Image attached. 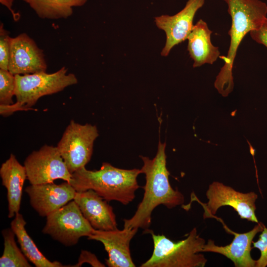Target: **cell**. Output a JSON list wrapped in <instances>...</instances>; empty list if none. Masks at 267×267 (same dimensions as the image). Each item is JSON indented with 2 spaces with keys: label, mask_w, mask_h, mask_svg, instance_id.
<instances>
[{
  "label": "cell",
  "mask_w": 267,
  "mask_h": 267,
  "mask_svg": "<svg viewBox=\"0 0 267 267\" xmlns=\"http://www.w3.org/2000/svg\"><path fill=\"white\" fill-rule=\"evenodd\" d=\"M264 226L262 222H258L250 231L238 233L224 225L228 232L234 235L231 243L224 246H220L216 245L213 240L209 239L204 245L202 252H210L222 255L230 259L236 267H255L256 261L253 260L251 256V250L253 248L251 244L256 235L262 232Z\"/></svg>",
  "instance_id": "cell-15"
},
{
  "label": "cell",
  "mask_w": 267,
  "mask_h": 267,
  "mask_svg": "<svg viewBox=\"0 0 267 267\" xmlns=\"http://www.w3.org/2000/svg\"><path fill=\"white\" fill-rule=\"evenodd\" d=\"M34 210L42 217H46L74 200L76 190L65 181L60 184L53 182L31 184L25 190Z\"/></svg>",
  "instance_id": "cell-12"
},
{
  "label": "cell",
  "mask_w": 267,
  "mask_h": 267,
  "mask_svg": "<svg viewBox=\"0 0 267 267\" xmlns=\"http://www.w3.org/2000/svg\"><path fill=\"white\" fill-rule=\"evenodd\" d=\"M212 32L202 19L199 20L193 25L187 40V50L193 61L194 68L205 64H213L220 57L219 47L214 46L211 42Z\"/></svg>",
  "instance_id": "cell-17"
},
{
  "label": "cell",
  "mask_w": 267,
  "mask_h": 267,
  "mask_svg": "<svg viewBox=\"0 0 267 267\" xmlns=\"http://www.w3.org/2000/svg\"><path fill=\"white\" fill-rule=\"evenodd\" d=\"M24 166L30 184L53 182L57 179L70 183L71 180L72 174L56 146L44 145L32 152Z\"/></svg>",
  "instance_id": "cell-9"
},
{
  "label": "cell",
  "mask_w": 267,
  "mask_h": 267,
  "mask_svg": "<svg viewBox=\"0 0 267 267\" xmlns=\"http://www.w3.org/2000/svg\"><path fill=\"white\" fill-rule=\"evenodd\" d=\"M41 18L65 19L71 16L73 8L83 6L87 0H22Z\"/></svg>",
  "instance_id": "cell-19"
},
{
  "label": "cell",
  "mask_w": 267,
  "mask_h": 267,
  "mask_svg": "<svg viewBox=\"0 0 267 267\" xmlns=\"http://www.w3.org/2000/svg\"><path fill=\"white\" fill-rule=\"evenodd\" d=\"M2 184L7 190L8 217L12 218L19 213L24 182L27 179L24 166L11 154L0 168Z\"/></svg>",
  "instance_id": "cell-16"
},
{
  "label": "cell",
  "mask_w": 267,
  "mask_h": 267,
  "mask_svg": "<svg viewBox=\"0 0 267 267\" xmlns=\"http://www.w3.org/2000/svg\"><path fill=\"white\" fill-rule=\"evenodd\" d=\"M140 169H122L104 162L98 170L85 167L72 174L70 183L76 191L92 189L108 202L116 201L124 205L132 202L139 187L137 178Z\"/></svg>",
  "instance_id": "cell-3"
},
{
  "label": "cell",
  "mask_w": 267,
  "mask_h": 267,
  "mask_svg": "<svg viewBox=\"0 0 267 267\" xmlns=\"http://www.w3.org/2000/svg\"><path fill=\"white\" fill-rule=\"evenodd\" d=\"M26 222L22 215L17 213L10 223V228L14 233L21 250L27 259L36 267H62L60 263L48 260L41 252L34 241L28 235L25 225Z\"/></svg>",
  "instance_id": "cell-18"
},
{
  "label": "cell",
  "mask_w": 267,
  "mask_h": 267,
  "mask_svg": "<svg viewBox=\"0 0 267 267\" xmlns=\"http://www.w3.org/2000/svg\"><path fill=\"white\" fill-rule=\"evenodd\" d=\"M228 6L231 18L228 31L230 45L226 56L220 58L224 62L216 77L214 86L220 94L227 96L234 87L232 69L238 47L243 39L258 28L267 18V5L260 0H223Z\"/></svg>",
  "instance_id": "cell-2"
},
{
  "label": "cell",
  "mask_w": 267,
  "mask_h": 267,
  "mask_svg": "<svg viewBox=\"0 0 267 267\" xmlns=\"http://www.w3.org/2000/svg\"><path fill=\"white\" fill-rule=\"evenodd\" d=\"M138 229L124 227L122 230H101L94 229L88 238L99 241L108 254L106 264L109 267H134L132 259L130 245Z\"/></svg>",
  "instance_id": "cell-13"
},
{
  "label": "cell",
  "mask_w": 267,
  "mask_h": 267,
  "mask_svg": "<svg viewBox=\"0 0 267 267\" xmlns=\"http://www.w3.org/2000/svg\"><path fill=\"white\" fill-rule=\"evenodd\" d=\"M204 2L205 0H188L184 7L177 14L155 18L156 26L164 31L166 36V43L161 52L162 56H168L175 45L187 40L194 25L195 15Z\"/></svg>",
  "instance_id": "cell-10"
},
{
  "label": "cell",
  "mask_w": 267,
  "mask_h": 267,
  "mask_svg": "<svg viewBox=\"0 0 267 267\" xmlns=\"http://www.w3.org/2000/svg\"><path fill=\"white\" fill-rule=\"evenodd\" d=\"M98 135L95 126L70 121L56 147L72 174L89 162Z\"/></svg>",
  "instance_id": "cell-6"
},
{
  "label": "cell",
  "mask_w": 267,
  "mask_h": 267,
  "mask_svg": "<svg viewBox=\"0 0 267 267\" xmlns=\"http://www.w3.org/2000/svg\"><path fill=\"white\" fill-rule=\"evenodd\" d=\"M67 71V69L63 66L52 73L41 72L15 75L16 102L3 106V114L8 116L17 111L30 109L41 97L57 93L77 84L76 76Z\"/></svg>",
  "instance_id": "cell-5"
},
{
  "label": "cell",
  "mask_w": 267,
  "mask_h": 267,
  "mask_svg": "<svg viewBox=\"0 0 267 267\" xmlns=\"http://www.w3.org/2000/svg\"><path fill=\"white\" fill-rule=\"evenodd\" d=\"M85 263H89L92 267H104L105 266L98 260L94 254L88 251L82 250L78 259V263L71 267H80Z\"/></svg>",
  "instance_id": "cell-25"
},
{
  "label": "cell",
  "mask_w": 267,
  "mask_h": 267,
  "mask_svg": "<svg viewBox=\"0 0 267 267\" xmlns=\"http://www.w3.org/2000/svg\"><path fill=\"white\" fill-rule=\"evenodd\" d=\"M15 76L8 70L0 69V104L8 105L13 103L15 96Z\"/></svg>",
  "instance_id": "cell-21"
},
{
  "label": "cell",
  "mask_w": 267,
  "mask_h": 267,
  "mask_svg": "<svg viewBox=\"0 0 267 267\" xmlns=\"http://www.w3.org/2000/svg\"><path fill=\"white\" fill-rule=\"evenodd\" d=\"M43 51L26 33L11 38L8 70L12 74L26 75L46 72Z\"/></svg>",
  "instance_id": "cell-11"
},
{
  "label": "cell",
  "mask_w": 267,
  "mask_h": 267,
  "mask_svg": "<svg viewBox=\"0 0 267 267\" xmlns=\"http://www.w3.org/2000/svg\"><path fill=\"white\" fill-rule=\"evenodd\" d=\"M11 39L9 32L4 28L3 24L1 23L0 26V69L8 70Z\"/></svg>",
  "instance_id": "cell-22"
},
{
  "label": "cell",
  "mask_w": 267,
  "mask_h": 267,
  "mask_svg": "<svg viewBox=\"0 0 267 267\" xmlns=\"http://www.w3.org/2000/svg\"><path fill=\"white\" fill-rule=\"evenodd\" d=\"M249 33L254 41L267 47V17L258 28L252 30Z\"/></svg>",
  "instance_id": "cell-24"
},
{
  "label": "cell",
  "mask_w": 267,
  "mask_h": 267,
  "mask_svg": "<svg viewBox=\"0 0 267 267\" xmlns=\"http://www.w3.org/2000/svg\"><path fill=\"white\" fill-rule=\"evenodd\" d=\"M4 239L3 252L0 258V267H30L28 259L21 250L17 247L15 241V234L12 229L2 230Z\"/></svg>",
  "instance_id": "cell-20"
},
{
  "label": "cell",
  "mask_w": 267,
  "mask_h": 267,
  "mask_svg": "<svg viewBox=\"0 0 267 267\" xmlns=\"http://www.w3.org/2000/svg\"><path fill=\"white\" fill-rule=\"evenodd\" d=\"M206 195L208 201L204 204L194 194L191 195L192 201L197 200L203 206L204 219L213 218L220 207L228 206L233 208L241 219L259 222L255 215L258 195L255 192L242 193L221 182L214 181L209 185Z\"/></svg>",
  "instance_id": "cell-8"
},
{
  "label": "cell",
  "mask_w": 267,
  "mask_h": 267,
  "mask_svg": "<svg viewBox=\"0 0 267 267\" xmlns=\"http://www.w3.org/2000/svg\"><path fill=\"white\" fill-rule=\"evenodd\" d=\"M165 148L166 143L159 141L156 154L152 159L140 156L143 163L140 170L145 175L146 180L143 197L133 216L124 220V227L147 230L150 225L151 215L156 207L163 205L172 209L183 203L182 194L178 189H173L170 183Z\"/></svg>",
  "instance_id": "cell-1"
},
{
  "label": "cell",
  "mask_w": 267,
  "mask_h": 267,
  "mask_svg": "<svg viewBox=\"0 0 267 267\" xmlns=\"http://www.w3.org/2000/svg\"><path fill=\"white\" fill-rule=\"evenodd\" d=\"M152 236L154 249L150 258L141 267H203L207 260L201 253L205 240L197 233L196 227L187 237L174 241L163 234H155L149 229L144 231Z\"/></svg>",
  "instance_id": "cell-4"
},
{
  "label": "cell",
  "mask_w": 267,
  "mask_h": 267,
  "mask_svg": "<svg viewBox=\"0 0 267 267\" xmlns=\"http://www.w3.org/2000/svg\"><path fill=\"white\" fill-rule=\"evenodd\" d=\"M253 248L258 249L261 252V256L256 260V267H266L267 266V228L264 225L258 240L252 242Z\"/></svg>",
  "instance_id": "cell-23"
},
{
  "label": "cell",
  "mask_w": 267,
  "mask_h": 267,
  "mask_svg": "<svg viewBox=\"0 0 267 267\" xmlns=\"http://www.w3.org/2000/svg\"><path fill=\"white\" fill-rule=\"evenodd\" d=\"M74 200L94 229L110 230L118 228L112 207L93 190L77 191Z\"/></svg>",
  "instance_id": "cell-14"
},
{
  "label": "cell",
  "mask_w": 267,
  "mask_h": 267,
  "mask_svg": "<svg viewBox=\"0 0 267 267\" xmlns=\"http://www.w3.org/2000/svg\"><path fill=\"white\" fill-rule=\"evenodd\" d=\"M46 218L42 232L66 246L75 245L81 237H88L94 229L74 200Z\"/></svg>",
  "instance_id": "cell-7"
}]
</instances>
